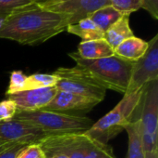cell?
Masks as SVG:
<instances>
[{"label": "cell", "mask_w": 158, "mask_h": 158, "mask_svg": "<svg viewBox=\"0 0 158 158\" xmlns=\"http://www.w3.org/2000/svg\"><path fill=\"white\" fill-rule=\"evenodd\" d=\"M11 144H13V143H7V142H0V152L3 151L6 148H7Z\"/></svg>", "instance_id": "obj_29"}, {"label": "cell", "mask_w": 158, "mask_h": 158, "mask_svg": "<svg viewBox=\"0 0 158 158\" xmlns=\"http://www.w3.org/2000/svg\"><path fill=\"white\" fill-rule=\"evenodd\" d=\"M46 158H68L65 155L58 153H44Z\"/></svg>", "instance_id": "obj_27"}, {"label": "cell", "mask_w": 158, "mask_h": 158, "mask_svg": "<svg viewBox=\"0 0 158 158\" xmlns=\"http://www.w3.org/2000/svg\"><path fill=\"white\" fill-rule=\"evenodd\" d=\"M148 48V42L135 35L124 40L115 49L114 55L131 62L141 59Z\"/></svg>", "instance_id": "obj_13"}, {"label": "cell", "mask_w": 158, "mask_h": 158, "mask_svg": "<svg viewBox=\"0 0 158 158\" xmlns=\"http://www.w3.org/2000/svg\"><path fill=\"white\" fill-rule=\"evenodd\" d=\"M100 102V101L94 98L57 90L49 104L41 110L61 112L71 115H77V112L86 114L93 110Z\"/></svg>", "instance_id": "obj_11"}, {"label": "cell", "mask_w": 158, "mask_h": 158, "mask_svg": "<svg viewBox=\"0 0 158 158\" xmlns=\"http://www.w3.org/2000/svg\"><path fill=\"white\" fill-rule=\"evenodd\" d=\"M130 16L131 14L129 13H123V15L105 32L104 38L113 49L124 40L134 35L130 25Z\"/></svg>", "instance_id": "obj_14"}, {"label": "cell", "mask_w": 158, "mask_h": 158, "mask_svg": "<svg viewBox=\"0 0 158 158\" xmlns=\"http://www.w3.org/2000/svg\"><path fill=\"white\" fill-rule=\"evenodd\" d=\"M44 153H58L68 158H116L113 148L83 133L46 137L39 142Z\"/></svg>", "instance_id": "obj_3"}, {"label": "cell", "mask_w": 158, "mask_h": 158, "mask_svg": "<svg viewBox=\"0 0 158 158\" xmlns=\"http://www.w3.org/2000/svg\"><path fill=\"white\" fill-rule=\"evenodd\" d=\"M155 80H158V34L148 42L144 55L133 62L126 93L139 91Z\"/></svg>", "instance_id": "obj_8"}, {"label": "cell", "mask_w": 158, "mask_h": 158, "mask_svg": "<svg viewBox=\"0 0 158 158\" xmlns=\"http://www.w3.org/2000/svg\"><path fill=\"white\" fill-rule=\"evenodd\" d=\"M17 113V106L13 101L6 99L0 102V122L13 119Z\"/></svg>", "instance_id": "obj_23"}, {"label": "cell", "mask_w": 158, "mask_h": 158, "mask_svg": "<svg viewBox=\"0 0 158 158\" xmlns=\"http://www.w3.org/2000/svg\"><path fill=\"white\" fill-rule=\"evenodd\" d=\"M77 53L84 60H97L114 55V49L105 38L90 41H81Z\"/></svg>", "instance_id": "obj_15"}, {"label": "cell", "mask_w": 158, "mask_h": 158, "mask_svg": "<svg viewBox=\"0 0 158 158\" xmlns=\"http://www.w3.org/2000/svg\"><path fill=\"white\" fill-rule=\"evenodd\" d=\"M141 134L143 150H158V80L146 85L140 105Z\"/></svg>", "instance_id": "obj_7"}, {"label": "cell", "mask_w": 158, "mask_h": 158, "mask_svg": "<svg viewBox=\"0 0 158 158\" xmlns=\"http://www.w3.org/2000/svg\"><path fill=\"white\" fill-rule=\"evenodd\" d=\"M14 118L35 126L51 136L68 133H83L94 123L91 118L84 115L48 110L18 112Z\"/></svg>", "instance_id": "obj_5"}, {"label": "cell", "mask_w": 158, "mask_h": 158, "mask_svg": "<svg viewBox=\"0 0 158 158\" xmlns=\"http://www.w3.org/2000/svg\"><path fill=\"white\" fill-rule=\"evenodd\" d=\"M66 31L71 34L77 35L82 41H90L104 38L105 33L101 31L91 19H83L74 24H69Z\"/></svg>", "instance_id": "obj_17"}, {"label": "cell", "mask_w": 158, "mask_h": 158, "mask_svg": "<svg viewBox=\"0 0 158 158\" xmlns=\"http://www.w3.org/2000/svg\"><path fill=\"white\" fill-rule=\"evenodd\" d=\"M110 5L122 13L131 14L142 8V0H109Z\"/></svg>", "instance_id": "obj_22"}, {"label": "cell", "mask_w": 158, "mask_h": 158, "mask_svg": "<svg viewBox=\"0 0 158 158\" xmlns=\"http://www.w3.org/2000/svg\"><path fill=\"white\" fill-rule=\"evenodd\" d=\"M53 74L58 78L56 85L57 90L94 98L100 102L106 97V89L78 65L71 68L59 67Z\"/></svg>", "instance_id": "obj_6"}, {"label": "cell", "mask_w": 158, "mask_h": 158, "mask_svg": "<svg viewBox=\"0 0 158 158\" xmlns=\"http://www.w3.org/2000/svg\"><path fill=\"white\" fill-rule=\"evenodd\" d=\"M70 16L52 12L31 3L8 15L0 28V39L36 46L66 31Z\"/></svg>", "instance_id": "obj_1"}, {"label": "cell", "mask_w": 158, "mask_h": 158, "mask_svg": "<svg viewBox=\"0 0 158 158\" xmlns=\"http://www.w3.org/2000/svg\"><path fill=\"white\" fill-rule=\"evenodd\" d=\"M24 90H27V75L22 71L11 72L6 95H11Z\"/></svg>", "instance_id": "obj_20"}, {"label": "cell", "mask_w": 158, "mask_h": 158, "mask_svg": "<svg viewBox=\"0 0 158 158\" xmlns=\"http://www.w3.org/2000/svg\"><path fill=\"white\" fill-rule=\"evenodd\" d=\"M51 136L39 128L18 119L0 122V142L18 144L39 143L46 137Z\"/></svg>", "instance_id": "obj_10"}, {"label": "cell", "mask_w": 158, "mask_h": 158, "mask_svg": "<svg viewBox=\"0 0 158 158\" xmlns=\"http://www.w3.org/2000/svg\"><path fill=\"white\" fill-rule=\"evenodd\" d=\"M39 7L52 12L70 16V24L89 18L95 10L110 5L109 0H33Z\"/></svg>", "instance_id": "obj_9"}, {"label": "cell", "mask_w": 158, "mask_h": 158, "mask_svg": "<svg viewBox=\"0 0 158 158\" xmlns=\"http://www.w3.org/2000/svg\"><path fill=\"white\" fill-rule=\"evenodd\" d=\"M142 8L145 9L155 20H158V0H142Z\"/></svg>", "instance_id": "obj_26"}, {"label": "cell", "mask_w": 158, "mask_h": 158, "mask_svg": "<svg viewBox=\"0 0 158 158\" xmlns=\"http://www.w3.org/2000/svg\"><path fill=\"white\" fill-rule=\"evenodd\" d=\"M4 21H5V19L0 17V28L2 27V25H3V23H4Z\"/></svg>", "instance_id": "obj_30"}, {"label": "cell", "mask_w": 158, "mask_h": 158, "mask_svg": "<svg viewBox=\"0 0 158 158\" xmlns=\"http://www.w3.org/2000/svg\"><path fill=\"white\" fill-rule=\"evenodd\" d=\"M69 56L106 90L109 89L121 94L126 93L133 62L116 55L97 60H84L77 52H70Z\"/></svg>", "instance_id": "obj_2"}, {"label": "cell", "mask_w": 158, "mask_h": 158, "mask_svg": "<svg viewBox=\"0 0 158 158\" xmlns=\"http://www.w3.org/2000/svg\"><path fill=\"white\" fill-rule=\"evenodd\" d=\"M58 78L54 74H33L27 76V90L56 87Z\"/></svg>", "instance_id": "obj_19"}, {"label": "cell", "mask_w": 158, "mask_h": 158, "mask_svg": "<svg viewBox=\"0 0 158 158\" xmlns=\"http://www.w3.org/2000/svg\"><path fill=\"white\" fill-rule=\"evenodd\" d=\"M25 146L26 145L24 144L13 143L0 152V158H17L18 155L22 151Z\"/></svg>", "instance_id": "obj_25"}, {"label": "cell", "mask_w": 158, "mask_h": 158, "mask_svg": "<svg viewBox=\"0 0 158 158\" xmlns=\"http://www.w3.org/2000/svg\"><path fill=\"white\" fill-rule=\"evenodd\" d=\"M56 92V87L29 89L7 95V99L15 102L18 112H33L47 106Z\"/></svg>", "instance_id": "obj_12"}, {"label": "cell", "mask_w": 158, "mask_h": 158, "mask_svg": "<svg viewBox=\"0 0 158 158\" xmlns=\"http://www.w3.org/2000/svg\"><path fill=\"white\" fill-rule=\"evenodd\" d=\"M33 3V0H0V17L6 19L17 9Z\"/></svg>", "instance_id": "obj_21"}, {"label": "cell", "mask_w": 158, "mask_h": 158, "mask_svg": "<svg viewBox=\"0 0 158 158\" xmlns=\"http://www.w3.org/2000/svg\"><path fill=\"white\" fill-rule=\"evenodd\" d=\"M123 15L122 12L118 11L111 5L105 6L100 7L99 9L95 10L89 19L104 33L112 25L114 24L121 16Z\"/></svg>", "instance_id": "obj_18"}, {"label": "cell", "mask_w": 158, "mask_h": 158, "mask_svg": "<svg viewBox=\"0 0 158 158\" xmlns=\"http://www.w3.org/2000/svg\"><path fill=\"white\" fill-rule=\"evenodd\" d=\"M145 158H158V150L151 153H145Z\"/></svg>", "instance_id": "obj_28"}, {"label": "cell", "mask_w": 158, "mask_h": 158, "mask_svg": "<svg viewBox=\"0 0 158 158\" xmlns=\"http://www.w3.org/2000/svg\"><path fill=\"white\" fill-rule=\"evenodd\" d=\"M145 87L139 91L125 93L116 107L104 115L84 132L86 135L107 143L125 130V127L135 118L136 112L141 104Z\"/></svg>", "instance_id": "obj_4"}, {"label": "cell", "mask_w": 158, "mask_h": 158, "mask_svg": "<svg viewBox=\"0 0 158 158\" xmlns=\"http://www.w3.org/2000/svg\"><path fill=\"white\" fill-rule=\"evenodd\" d=\"M17 158H46V156L39 143H32L26 145Z\"/></svg>", "instance_id": "obj_24"}, {"label": "cell", "mask_w": 158, "mask_h": 158, "mask_svg": "<svg viewBox=\"0 0 158 158\" xmlns=\"http://www.w3.org/2000/svg\"><path fill=\"white\" fill-rule=\"evenodd\" d=\"M129 142L128 152L125 158H145V152L143 150L142 134H141V121L138 118L130 122L126 127Z\"/></svg>", "instance_id": "obj_16"}]
</instances>
